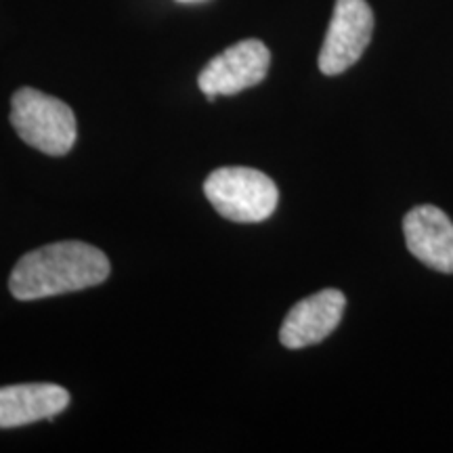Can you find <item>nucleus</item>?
<instances>
[{"mask_svg":"<svg viewBox=\"0 0 453 453\" xmlns=\"http://www.w3.org/2000/svg\"><path fill=\"white\" fill-rule=\"evenodd\" d=\"M110 271V258L99 248L84 242H55L17 260L9 290L17 300L50 298L99 286Z\"/></svg>","mask_w":453,"mask_h":453,"instance_id":"1","label":"nucleus"},{"mask_svg":"<svg viewBox=\"0 0 453 453\" xmlns=\"http://www.w3.org/2000/svg\"><path fill=\"white\" fill-rule=\"evenodd\" d=\"M11 124L24 143L53 157L70 154L78 137L72 107L30 87L19 88L11 99Z\"/></svg>","mask_w":453,"mask_h":453,"instance_id":"2","label":"nucleus"},{"mask_svg":"<svg viewBox=\"0 0 453 453\" xmlns=\"http://www.w3.org/2000/svg\"><path fill=\"white\" fill-rule=\"evenodd\" d=\"M203 194L223 219L263 223L275 212L280 189L267 174L246 166H226L208 174Z\"/></svg>","mask_w":453,"mask_h":453,"instance_id":"3","label":"nucleus"},{"mask_svg":"<svg viewBox=\"0 0 453 453\" xmlns=\"http://www.w3.org/2000/svg\"><path fill=\"white\" fill-rule=\"evenodd\" d=\"M373 13L365 0H336L319 53V70L338 76L361 59L372 41Z\"/></svg>","mask_w":453,"mask_h":453,"instance_id":"4","label":"nucleus"},{"mask_svg":"<svg viewBox=\"0 0 453 453\" xmlns=\"http://www.w3.org/2000/svg\"><path fill=\"white\" fill-rule=\"evenodd\" d=\"M271 65V53L257 38L235 42L223 53L212 57L208 65L200 72L197 84L208 99L214 101L217 95H237L242 90L257 87L267 78Z\"/></svg>","mask_w":453,"mask_h":453,"instance_id":"5","label":"nucleus"},{"mask_svg":"<svg viewBox=\"0 0 453 453\" xmlns=\"http://www.w3.org/2000/svg\"><path fill=\"white\" fill-rule=\"evenodd\" d=\"M344 307H347V298L334 288L303 298L283 319L280 330L281 344L286 349H304L321 342L338 327Z\"/></svg>","mask_w":453,"mask_h":453,"instance_id":"6","label":"nucleus"},{"mask_svg":"<svg viewBox=\"0 0 453 453\" xmlns=\"http://www.w3.org/2000/svg\"><path fill=\"white\" fill-rule=\"evenodd\" d=\"M410 252L439 273H453V223L437 206H416L405 214Z\"/></svg>","mask_w":453,"mask_h":453,"instance_id":"7","label":"nucleus"},{"mask_svg":"<svg viewBox=\"0 0 453 453\" xmlns=\"http://www.w3.org/2000/svg\"><path fill=\"white\" fill-rule=\"evenodd\" d=\"M70 405V393L59 384H13L0 388V428L53 420Z\"/></svg>","mask_w":453,"mask_h":453,"instance_id":"8","label":"nucleus"}]
</instances>
